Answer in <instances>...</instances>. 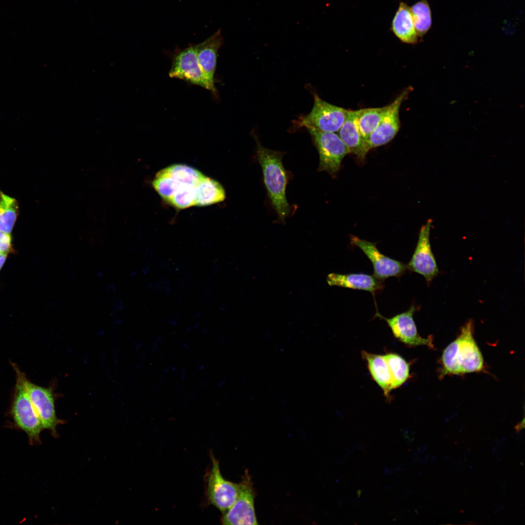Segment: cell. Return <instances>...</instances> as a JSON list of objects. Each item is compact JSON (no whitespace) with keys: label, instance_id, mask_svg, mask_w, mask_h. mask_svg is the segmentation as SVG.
<instances>
[{"label":"cell","instance_id":"6da1fadb","mask_svg":"<svg viewBox=\"0 0 525 525\" xmlns=\"http://www.w3.org/2000/svg\"><path fill=\"white\" fill-rule=\"evenodd\" d=\"M440 377L479 372L484 368L482 353L473 337V324L469 320L458 337L444 350Z\"/></svg>","mask_w":525,"mask_h":525},{"label":"cell","instance_id":"7a4b0ae2","mask_svg":"<svg viewBox=\"0 0 525 525\" xmlns=\"http://www.w3.org/2000/svg\"><path fill=\"white\" fill-rule=\"evenodd\" d=\"M255 136L256 156L260 164L268 196L279 219L283 222L290 212L286 197L287 175L282 162L283 153L263 147Z\"/></svg>","mask_w":525,"mask_h":525},{"label":"cell","instance_id":"3957f363","mask_svg":"<svg viewBox=\"0 0 525 525\" xmlns=\"http://www.w3.org/2000/svg\"><path fill=\"white\" fill-rule=\"evenodd\" d=\"M16 378L11 408L12 418L16 425L26 433L30 444L39 443L44 427L22 383Z\"/></svg>","mask_w":525,"mask_h":525},{"label":"cell","instance_id":"277c9868","mask_svg":"<svg viewBox=\"0 0 525 525\" xmlns=\"http://www.w3.org/2000/svg\"><path fill=\"white\" fill-rule=\"evenodd\" d=\"M349 110L331 104L314 94L311 112L296 121V128H312L324 132H337L346 120Z\"/></svg>","mask_w":525,"mask_h":525},{"label":"cell","instance_id":"5b68a950","mask_svg":"<svg viewBox=\"0 0 525 525\" xmlns=\"http://www.w3.org/2000/svg\"><path fill=\"white\" fill-rule=\"evenodd\" d=\"M12 366L18 378L34 406L43 425L44 429L51 431L52 434L57 435V425L62 423L56 414L54 399L51 388H46L35 384L29 381L23 372L14 364Z\"/></svg>","mask_w":525,"mask_h":525},{"label":"cell","instance_id":"8992f818","mask_svg":"<svg viewBox=\"0 0 525 525\" xmlns=\"http://www.w3.org/2000/svg\"><path fill=\"white\" fill-rule=\"evenodd\" d=\"M307 129L319 153L318 171L334 175L339 171L343 158L350 153L348 147L335 132Z\"/></svg>","mask_w":525,"mask_h":525},{"label":"cell","instance_id":"52a82bcc","mask_svg":"<svg viewBox=\"0 0 525 525\" xmlns=\"http://www.w3.org/2000/svg\"><path fill=\"white\" fill-rule=\"evenodd\" d=\"M210 458L212 466L207 478L206 496L209 503L224 513L237 500L239 484L225 479L220 472L219 462L212 453Z\"/></svg>","mask_w":525,"mask_h":525},{"label":"cell","instance_id":"ba28073f","mask_svg":"<svg viewBox=\"0 0 525 525\" xmlns=\"http://www.w3.org/2000/svg\"><path fill=\"white\" fill-rule=\"evenodd\" d=\"M239 484V493L234 504L223 513V525L258 524L254 508L255 492L247 471Z\"/></svg>","mask_w":525,"mask_h":525},{"label":"cell","instance_id":"9c48e42d","mask_svg":"<svg viewBox=\"0 0 525 525\" xmlns=\"http://www.w3.org/2000/svg\"><path fill=\"white\" fill-rule=\"evenodd\" d=\"M417 307L413 304L405 312L386 318L377 312L376 317L386 321L393 336L406 346L414 347L426 346L434 349L433 338L432 336L423 338L418 333L413 316Z\"/></svg>","mask_w":525,"mask_h":525},{"label":"cell","instance_id":"30bf717a","mask_svg":"<svg viewBox=\"0 0 525 525\" xmlns=\"http://www.w3.org/2000/svg\"><path fill=\"white\" fill-rule=\"evenodd\" d=\"M431 221H428L420 228L418 243L407 269L424 277L427 284L438 275L439 270L430 242Z\"/></svg>","mask_w":525,"mask_h":525},{"label":"cell","instance_id":"8fae6325","mask_svg":"<svg viewBox=\"0 0 525 525\" xmlns=\"http://www.w3.org/2000/svg\"><path fill=\"white\" fill-rule=\"evenodd\" d=\"M352 245L359 247L371 262L373 267V276L384 281L386 279L401 277L407 269L406 264L390 258L379 251L376 243L361 239L351 236Z\"/></svg>","mask_w":525,"mask_h":525},{"label":"cell","instance_id":"7c38bea8","mask_svg":"<svg viewBox=\"0 0 525 525\" xmlns=\"http://www.w3.org/2000/svg\"><path fill=\"white\" fill-rule=\"evenodd\" d=\"M409 92V88L403 90L387 105L380 123L367 140L369 150L386 144L395 137L400 127V108Z\"/></svg>","mask_w":525,"mask_h":525},{"label":"cell","instance_id":"4fadbf2b","mask_svg":"<svg viewBox=\"0 0 525 525\" xmlns=\"http://www.w3.org/2000/svg\"><path fill=\"white\" fill-rule=\"evenodd\" d=\"M169 75L209 90L197 60L196 45H191L174 55Z\"/></svg>","mask_w":525,"mask_h":525},{"label":"cell","instance_id":"5bb4252c","mask_svg":"<svg viewBox=\"0 0 525 525\" xmlns=\"http://www.w3.org/2000/svg\"><path fill=\"white\" fill-rule=\"evenodd\" d=\"M223 38L219 29L202 42L196 44L197 60L209 87L215 97L218 92L214 85L218 52L222 45Z\"/></svg>","mask_w":525,"mask_h":525},{"label":"cell","instance_id":"9a60e30c","mask_svg":"<svg viewBox=\"0 0 525 525\" xmlns=\"http://www.w3.org/2000/svg\"><path fill=\"white\" fill-rule=\"evenodd\" d=\"M360 109L349 110L347 117L338 131V134L348 147L350 153L364 160L369 150L367 141L359 129L357 119Z\"/></svg>","mask_w":525,"mask_h":525},{"label":"cell","instance_id":"2e32d148","mask_svg":"<svg viewBox=\"0 0 525 525\" xmlns=\"http://www.w3.org/2000/svg\"><path fill=\"white\" fill-rule=\"evenodd\" d=\"M327 281L330 286H337L344 288L365 290L373 295L382 290L385 285L373 275L364 273L338 274L332 273L327 277Z\"/></svg>","mask_w":525,"mask_h":525},{"label":"cell","instance_id":"e0dca14e","mask_svg":"<svg viewBox=\"0 0 525 525\" xmlns=\"http://www.w3.org/2000/svg\"><path fill=\"white\" fill-rule=\"evenodd\" d=\"M361 355L363 359L366 362L373 380L382 390L386 400L390 401L392 399L390 394L392 391V379L384 355L362 350Z\"/></svg>","mask_w":525,"mask_h":525},{"label":"cell","instance_id":"ac0fdd59","mask_svg":"<svg viewBox=\"0 0 525 525\" xmlns=\"http://www.w3.org/2000/svg\"><path fill=\"white\" fill-rule=\"evenodd\" d=\"M391 28L393 34L402 42L407 44H415L418 42V37L410 8L402 1L399 3L392 19Z\"/></svg>","mask_w":525,"mask_h":525},{"label":"cell","instance_id":"d6986e66","mask_svg":"<svg viewBox=\"0 0 525 525\" xmlns=\"http://www.w3.org/2000/svg\"><path fill=\"white\" fill-rule=\"evenodd\" d=\"M226 193L222 185L216 180L206 175L196 185L195 206H207L222 202Z\"/></svg>","mask_w":525,"mask_h":525},{"label":"cell","instance_id":"ffe728a7","mask_svg":"<svg viewBox=\"0 0 525 525\" xmlns=\"http://www.w3.org/2000/svg\"><path fill=\"white\" fill-rule=\"evenodd\" d=\"M388 365L392 379V390L403 385L410 378V363L394 352L384 354Z\"/></svg>","mask_w":525,"mask_h":525},{"label":"cell","instance_id":"44dd1931","mask_svg":"<svg viewBox=\"0 0 525 525\" xmlns=\"http://www.w3.org/2000/svg\"><path fill=\"white\" fill-rule=\"evenodd\" d=\"M18 211L17 200L0 191V231L11 233Z\"/></svg>","mask_w":525,"mask_h":525},{"label":"cell","instance_id":"7402d4cb","mask_svg":"<svg viewBox=\"0 0 525 525\" xmlns=\"http://www.w3.org/2000/svg\"><path fill=\"white\" fill-rule=\"evenodd\" d=\"M387 107V105L360 109L357 119L358 125L363 137L366 141L378 125Z\"/></svg>","mask_w":525,"mask_h":525},{"label":"cell","instance_id":"603a6c76","mask_svg":"<svg viewBox=\"0 0 525 525\" xmlns=\"http://www.w3.org/2000/svg\"><path fill=\"white\" fill-rule=\"evenodd\" d=\"M410 8L414 27L418 37L423 36L432 25L430 7L426 0H421Z\"/></svg>","mask_w":525,"mask_h":525},{"label":"cell","instance_id":"cb8c5ba5","mask_svg":"<svg viewBox=\"0 0 525 525\" xmlns=\"http://www.w3.org/2000/svg\"><path fill=\"white\" fill-rule=\"evenodd\" d=\"M181 183L170 175L164 168L157 173L152 186L161 197L168 203Z\"/></svg>","mask_w":525,"mask_h":525},{"label":"cell","instance_id":"d4e9b609","mask_svg":"<svg viewBox=\"0 0 525 525\" xmlns=\"http://www.w3.org/2000/svg\"><path fill=\"white\" fill-rule=\"evenodd\" d=\"M164 169L170 175L180 183L194 186L205 175L196 169L185 164H173Z\"/></svg>","mask_w":525,"mask_h":525},{"label":"cell","instance_id":"484cf974","mask_svg":"<svg viewBox=\"0 0 525 525\" xmlns=\"http://www.w3.org/2000/svg\"><path fill=\"white\" fill-rule=\"evenodd\" d=\"M195 186L181 183L168 203L178 209H184L194 205Z\"/></svg>","mask_w":525,"mask_h":525},{"label":"cell","instance_id":"4316f807","mask_svg":"<svg viewBox=\"0 0 525 525\" xmlns=\"http://www.w3.org/2000/svg\"><path fill=\"white\" fill-rule=\"evenodd\" d=\"M13 251L11 233L0 231V253L7 255Z\"/></svg>","mask_w":525,"mask_h":525},{"label":"cell","instance_id":"83f0119b","mask_svg":"<svg viewBox=\"0 0 525 525\" xmlns=\"http://www.w3.org/2000/svg\"><path fill=\"white\" fill-rule=\"evenodd\" d=\"M7 257V254L0 253V270L4 265Z\"/></svg>","mask_w":525,"mask_h":525}]
</instances>
